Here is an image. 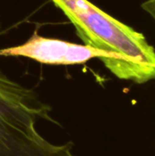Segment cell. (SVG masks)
<instances>
[{
    "mask_svg": "<svg viewBox=\"0 0 155 156\" xmlns=\"http://www.w3.org/2000/svg\"><path fill=\"white\" fill-rule=\"evenodd\" d=\"M142 8L155 22V0H145L142 4Z\"/></svg>",
    "mask_w": 155,
    "mask_h": 156,
    "instance_id": "4",
    "label": "cell"
},
{
    "mask_svg": "<svg viewBox=\"0 0 155 156\" xmlns=\"http://www.w3.org/2000/svg\"><path fill=\"white\" fill-rule=\"evenodd\" d=\"M79 37L106 54L102 61L118 79L143 84L155 80V48L145 36L89 0H51Z\"/></svg>",
    "mask_w": 155,
    "mask_h": 156,
    "instance_id": "1",
    "label": "cell"
},
{
    "mask_svg": "<svg viewBox=\"0 0 155 156\" xmlns=\"http://www.w3.org/2000/svg\"><path fill=\"white\" fill-rule=\"evenodd\" d=\"M24 57L48 65H76L92 58L103 61L106 54L87 44L49 38L34 33L24 44L0 49V57Z\"/></svg>",
    "mask_w": 155,
    "mask_h": 156,
    "instance_id": "3",
    "label": "cell"
},
{
    "mask_svg": "<svg viewBox=\"0 0 155 156\" xmlns=\"http://www.w3.org/2000/svg\"><path fill=\"white\" fill-rule=\"evenodd\" d=\"M53 109L32 89L0 71V156H79L75 144L48 140L39 124L60 126Z\"/></svg>",
    "mask_w": 155,
    "mask_h": 156,
    "instance_id": "2",
    "label": "cell"
}]
</instances>
